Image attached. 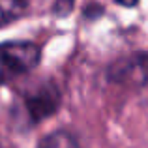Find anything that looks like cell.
I'll list each match as a JSON object with an SVG mask.
<instances>
[{
    "mask_svg": "<svg viewBox=\"0 0 148 148\" xmlns=\"http://www.w3.org/2000/svg\"><path fill=\"white\" fill-rule=\"evenodd\" d=\"M41 51L32 41L0 43V84L30 73L40 64Z\"/></svg>",
    "mask_w": 148,
    "mask_h": 148,
    "instance_id": "obj_1",
    "label": "cell"
},
{
    "mask_svg": "<svg viewBox=\"0 0 148 148\" xmlns=\"http://www.w3.org/2000/svg\"><path fill=\"white\" fill-rule=\"evenodd\" d=\"M58 105H60V92L53 83H43L38 88L23 94V107L30 122L34 124L58 111Z\"/></svg>",
    "mask_w": 148,
    "mask_h": 148,
    "instance_id": "obj_2",
    "label": "cell"
},
{
    "mask_svg": "<svg viewBox=\"0 0 148 148\" xmlns=\"http://www.w3.org/2000/svg\"><path fill=\"white\" fill-rule=\"evenodd\" d=\"M111 79L131 84H148V54L116 62L111 69Z\"/></svg>",
    "mask_w": 148,
    "mask_h": 148,
    "instance_id": "obj_3",
    "label": "cell"
},
{
    "mask_svg": "<svg viewBox=\"0 0 148 148\" xmlns=\"http://www.w3.org/2000/svg\"><path fill=\"white\" fill-rule=\"evenodd\" d=\"M28 8V0H0V26L17 21Z\"/></svg>",
    "mask_w": 148,
    "mask_h": 148,
    "instance_id": "obj_4",
    "label": "cell"
},
{
    "mask_svg": "<svg viewBox=\"0 0 148 148\" xmlns=\"http://www.w3.org/2000/svg\"><path fill=\"white\" fill-rule=\"evenodd\" d=\"M40 148H81L77 139L68 131H54L40 145Z\"/></svg>",
    "mask_w": 148,
    "mask_h": 148,
    "instance_id": "obj_5",
    "label": "cell"
},
{
    "mask_svg": "<svg viewBox=\"0 0 148 148\" xmlns=\"http://www.w3.org/2000/svg\"><path fill=\"white\" fill-rule=\"evenodd\" d=\"M71 8H73V0H56L53 11H54V13H58V15H66Z\"/></svg>",
    "mask_w": 148,
    "mask_h": 148,
    "instance_id": "obj_6",
    "label": "cell"
},
{
    "mask_svg": "<svg viewBox=\"0 0 148 148\" xmlns=\"http://www.w3.org/2000/svg\"><path fill=\"white\" fill-rule=\"evenodd\" d=\"M116 2H120L122 6H135L139 0H116Z\"/></svg>",
    "mask_w": 148,
    "mask_h": 148,
    "instance_id": "obj_7",
    "label": "cell"
},
{
    "mask_svg": "<svg viewBox=\"0 0 148 148\" xmlns=\"http://www.w3.org/2000/svg\"><path fill=\"white\" fill-rule=\"evenodd\" d=\"M0 148H6V146H4V145H2V143H0Z\"/></svg>",
    "mask_w": 148,
    "mask_h": 148,
    "instance_id": "obj_8",
    "label": "cell"
}]
</instances>
